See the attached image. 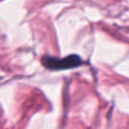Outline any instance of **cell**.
Segmentation results:
<instances>
[{"instance_id": "1", "label": "cell", "mask_w": 129, "mask_h": 129, "mask_svg": "<svg viewBox=\"0 0 129 129\" xmlns=\"http://www.w3.org/2000/svg\"><path fill=\"white\" fill-rule=\"evenodd\" d=\"M42 65L47 68L48 70L53 71H61V70H69V69H74L82 65L83 59L77 54H71L69 56L63 58H57V57L45 56L41 59Z\"/></svg>"}]
</instances>
